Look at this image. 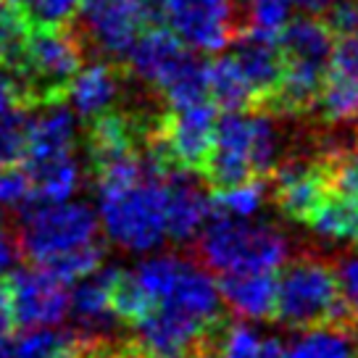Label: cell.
I'll return each mask as SVG.
<instances>
[{"mask_svg":"<svg viewBox=\"0 0 358 358\" xmlns=\"http://www.w3.org/2000/svg\"><path fill=\"white\" fill-rule=\"evenodd\" d=\"M282 137L277 122L264 111H224L216 119L213 145L206 156L203 174L213 187L264 177L280 164Z\"/></svg>","mask_w":358,"mask_h":358,"instance_id":"1","label":"cell"},{"mask_svg":"<svg viewBox=\"0 0 358 358\" xmlns=\"http://www.w3.org/2000/svg\"><path fill=\"white\" fill-rule=\"evenodd\" d=\"M198 253L208 271H280L290 258L285 232L266 222L211 213L198 232Z\"/></svg>","mask_w":358,"mask_h":358,"instance_id":"2","label":"cell"},{"mask_svg":"<svg viewBox=\"0 0 358 358\" xmlns=\"http://www.w3.org/2000/svg\"><path fill=\"white\" fill-rule=\"evenodd\" d=\"M277 43L282 50V77L271 103L287 113L308 111L316 106L324 82L335 34L324 19L308 13L301 19H287L277 32Z\"/></svg>","mask_w":358,"mask_h":358,"instance_id":"3","label":"cell"},{"mask_svg":"<svg viewBox=\"0 0 358 358\" xmlns=\"http://www.w3.org/2000/svg\"><path fill=\"white\" fill-rule=\"evenodd\" d=\"M274 316L295 329L353 322L340 295L335 268L319 256H301L282 266Z\"/></svg>","mask_w":358,"mask_h":358,"instance_id":"4","label":"cell"},{"mask_svg":"<svg viewBox=\"0 0 358 358\" xmlns=\"http://www.w3.org/2000/svg\"><path fill=\"white\" fill-rule=\"evenodd\" d=\"M29 206V203H27ZM98 213L87 203L37 201L27 208L19 224V245L37 266L77 253L98 243Z\"/></svg>","mask_w":358,"mask_h":358,"instance_id":"5","label":"cell"},{"mask_svg":"<svg viewBox=\"0 0 358 358\" xmlns=\"http://www.w3.org/2000/svg\"><path fill=\"white\" fill-rule=\"evenodd\" d=\"M82 66V45L64 27H34L13 77L19 79L27 103L64 98L69 79Z\"/></svg>","mask_w":358,"mask_h":358,"instance_id":"6","label":"cell"},{"mask_svg":"<svg viewBox=\"0 0 358 358\" xmlns=\"http://www.w3.org/2000/svg\"><path fill=\"white\" fill-rule=\"evenodd\" d=\"M156 19L195 53H222L237 34L240 0H153Z\"/></svg>","mask_w":358,"mask_h":358,"instance_id":"7","label":"cell"},{"mask_svg":"<svg viewBox=\"0 0 358 358\" xmlns=\"http://www.w3.org/2000/svg\"><path fill=\"white\" fill-rule=\"evenodd\" d=\"M82 32L103 56L127 58L137 34L156 19L153 0H82Z\"/></svg>","mask_w":358,"mask_h":358,"instance_id":"8","label":"cell"},{"mask_svg":"<svg viewBox=\"0 0 358 358\" xmlns=\"http://www.w3.org/2000/svg\"><path fill=\"white\" fill-rule=\"evenodd\" d=\"M216 119V106L208 101L187 108H174L158 122V127L150 132V140L161 148L169 164L187 171H201L213 145Z\"/></svg>","mask_w":358,"mask_h":358,"instance_id":"9","label":"cell"},{"mask_svg":"<svg viewBox=\"0 0 358 358\" xmlns=\"http://www.w3.org/2000/svg\"><path fill=\"white\" fill-rule=\"evenodd\" d=\"M129 324H132L134 348L140 358L195 356L216 327L169 306H156Z\"/></svg>","mask_w":358,"mask_h":358,"instance_id":"10","label":"cell"},{"mask_svg":"<svg viewBox=\"0 0 358 358\" xmlns=\"http://www.w3.org/2000/svg\"><path fill=\"white\" fill-rule=\"evenodd\" d=\"M6 287L13 322L22 327H58L69 316V285L37 264L13 268Z\"/></svg>","mask_w":358,"mask_h":358,"instance_id":"11","label":"cell"},{"mask_svg":"<svg viewBox=\"0 0 358 358\" xmlns=\"http://www.w3.org/2000/svg\"><path fill=\"white\" fill-rule=\"evenodd\" d=\"M122 277L116 266H98L87 277L74 282V290L69 292V313L77 322V335L85 345L103 343L116 324L113 311V287Z\"/></svg>","mask_w":358,"mask_h":358,"instance_id":"12","label":"cell"},{"mask_svg":"<svg viewBox=\"0 0 358 358\" xmlns=\"http://www.w3.org/2000/svg\"><path fill=\"white\" fill-rule=\"evenodd\" d=\"M229 45H232L229 56L240 69V74L245 77L256 106H268L282 77V50L277 34L258 32L248 27L245 32H237Z\"/></svg>","mask_w":358,"mask_h":358,"instance_id":"13","label":"cell"},{"mask_svg":"<svg viewBox=\"0 0 358 358\" xmlns=\"http://www.w3.org/2000/svg\"><path fill=\"white\" fill-rule=\"evenodd\" d=\"M190 48L166 27H145L129 48L127 61L134 77L161 92L179 69L190 61Z\"/></svg>","mask_w":358,"mask_h":358,"instance_id":"14","label":"cell"},{"mask_svg":"<svg viewBox=\"0 0 358 358\" xmlns=\"http://www.w3.org/2000/svg\"><path fill=\"white\" fill-rule=\"evenodd\" d=\"M37 106L40 111L27 122V148H24L27 166L71 156L79 134L77 113L71 111V106L64 98L43 101Z\"/></svg>","mask_w":358,"mask_h":358,"instance_id":"15","label":"cell"},{"mask_svg":"<svg viewBox=\"0 0 358 358\" xmlns=\"http://www.w3.org/2000/svg\"><path fill=\"white\" fill-rule=\"evenodd\" d=\"M274 171V201L290 219L306 222L308 213L329 192V166H319L306 158H290L277 164Z\"/></svg>","mask_w":358,"mask_h":358,"instance_id":"16","label":"cell"},{"mask_svg":"<svg viewBox=\"0 0 358 358\" xmlns=\"http://www.w3.org/2000/svg\"><path fill=\"white\" fill-rule=\"evenodd\" d=\"M211 216V198L192 179V171L171 166L166 171V240L192 243Z\"/></svg>","mask_w":358,"mask_h":358,"instance_id":"17","label":"cell"},{"mask_svg":"<svg viewBox=\"0 0 358 358\" xmlns=\"http://www.w3.org/2000/svg\"><path fill=\"white\" fill-rule=\"evenodd\" d=\"M222 301L243 319L266 322L277 308L274 271H227L219 282Z\"/></svg>","mask_w":358,"mask_h":358,"instance_id":"18","label":"cell"},{"mask_svg":"<svg viewBox=\"0 0 358 358\" xmlns=\"http://www.w3.org/2000/svg\"><path fill=\"white\" fill-rule=\"evenodd\" d=\"M119 71L106 61H95L87 66H79L74 77L69 79L64 90V101L71 106V111L82 119H95L101 113L111 111V106L119 98Z\"/></svg>","mask_w":358,"mask_h":358,"instance_id":"19","label":"cell"},{"mask_svg":"<svg viewBox=\"0 0 358 358\" xmlns=\"http://www.w3.org/2000/svg\"><path fill=\"white\" fill-rule=\"evenodd\" d=\"M306 224L322 240L358 245V195H343V192L329 190L322 198V203L308 213Z\"/></svg>","mask_w":358,"mask_h":358,"instance_id":"20","label":"cell"},{"mask_svg":"<svg viewBox=\"0 0 358 358\" xmlns=\"http://www.w3.org/2000/svg\"><path fill=\"white\" fill-rule=\"evenodd\" d=\"M82 337L58 327H24L11 345H3V358H79Z\"/></svg>","mask_w":358,"mask_h":358,"instance_id":"21","label":"cell"},{"mask_svg":"<svg viewBox=\"0 0 358 358\" xmlns=\"http://www.w3.org/2000/svg\"><path fill=\"white\" fill-rule=\"evenodd\" d=\"M287 358H358V337L350 324L306 327L290 343Z\"/></svg>","mask_w":358,"mask_h":358,"instance_id":"22","label":"cell"},{"mask_svg":"<svg viewBox=\"0 0 358 358\" xmlns=\"http://www.w3.org/2000/svg\"><path fill=\"white\" fill-rule=\"evenodd\" d=\"M27 174L32 182V201H71L82 187V169L74 153L43 161V164H32L27 166Z\"/></svg>","mask_w":358,"mask_h":358,"instance_id":"23","label":"cell"},{"mask_svg":"<svg viewBox=\"0 0 358 358\" xmlns=\"http://www.w3.org/2000/svg\"><path fill=\"white\" fill-rule=\"evenodd\" d=\"M134 143H137V127H134V122L129 116L106 111L92 119L87 145H90V158H92L95 166L103 164V161H111V158L134 150L137 148Z\"/></svg>","mask_w":358,"mask_h":358,"instance_id":"24","label":"cell"},{"mask_svg":"<svg viewBox=\"0 0 358 358\" xmlns=\"http://www.w3.org/2000/svg\"><path fill=\"white\" fill-rule=\"evenodd\" d=\"M208 98L222 111H248L256 106L245 77L240 74L229 53H216L208 64Z\"/></svg>","mask_w":358,"mask_h":358,"instance_id":"25","label":"cell"},{"mask_svg":"<svg viewBox=\"0 0 358 358\" xmlns=\"http://www.w3.org/2000/svg\"><path fill=\"white\" fill-rule=\"evenodd\" d=\"M211 198V213L232 216V219H253L268 198V185L264 177L237 182L229 187H216Z\"/></svg>","mask_w":358,"mask_h":358,"instance_id":"26","label":"cell"},{"mask_svg":"<svg viewBox=\"0 0 358 358\" xmlns=\"http://www.w3.org/2000/svg\"><path fill=\"white\" fill-rule=\"evenodd\" d=\"M161 95L171 111L208 101V64H203L201 58L192 53L190 61L161 90Z\"/></svg>","mask_w":358,"mask_h":358,"instance_id":"27","label":"cell"},{"mask_svg":"<svg viewBox=\"0 0 358 358\" xmlns=\"http://www.w3.org/2000/svg\"><path fill=\"white\" fill-rule=\"evenodd\" d=\"M29 32H32L29 16L19 11V6L0 0V66H6L11 74L22 64Z\"/></svg>","mask_w":358,"mask_h":358,"instance_id":"28","label":"cell"},{"mask_svg":"<svg viewBox=\"0 0 358 358\" xmlns=\"http://www.w3.org/2000/svg\"><path fill=\"white\" fill-rule=\"evenodd\" d=\"M27 122L29 113L13 106L0 113V164H19L27 148Z\"/></svg>","mask_w":358,"mask_h":358,"instance_id":"29","label":"cell"},{"mask_svg":"<svg viewBox=\"0 0 358 358\" xmlns=\"http://www.w3.org/2000/svg\"><path fill=\"white\" fill-rule=\"evenodd\" d=\"M292 8H298V0H245V11L250 29L277 34L287 24Z\"/></svg>","mask_w":358,"mask_h":358,"instance_id":"30","label":"cell"},{"mask_svg":"<svg viewBox=\"0 0 358 358\" xmlns=\"http://www.w3.org/2000/svg\"><path fill=\"white\" fill-rule=\"evenodd\" d=\"M329 190L358 195V137L335 153V161L329 166Z\"/></svg>","mask_w":358,"mask_h":358,"instance_id":"31","label":"cell"},{"mask_svg":"<svg viewBox=\"0 0 358 358\" xmlns=\"http://www.w3.org/2000/svg\"><path fill=\"white\" fill-rule=\"evenodd\" d=\"M82 0H27V16L34 27H66Z\"/></svg>","mask_w":358,"mask_h":358,"instance_id":"32","label":"cell"},{"mask_svg":"<svg viewBox=\"0 0 358 358\" xmlns=\"http://www.w3.org/2000/svg\"><path fill=\"white\" fill-rule=\"evenodd\" d=\"M32 203V182L27 169L0 164V208H16Z\"/></svg>","mask_w":358,"mask_h":358,"instance_id":"33","label":"cell"},{"mask_svg":"<svg viewBox=\"0 0 358 358\" xmlns=\"http://www.w3.org/2000/svg\"><path fill=\"white\" fill-rule=\"evenodd\" d=\"M337 285H340V295L345 301V308L350 311V319L358 322V253L348 256L340 261L335 268Z\"/></svg>","mask_w":358,"mask_h":358,"instance_id":"34","label":"cell"},{"mask_svg":"<svg viewBox=\"0 0 358 358\" xmlns=\"http://www.w3.org/2000/svg\"><path fill=\"white\" fill-rule=\"evenodd\" d=\"M327 27L335 37L358 32V0H337L327 8Z\"/></svg>","mask_w":358,"mask_h":358,"instance_id":"35","label":"cell"},{"mask_svg":"<svg viewBox=\"0 0 358 358\" xmlns=\"http://www.w3.org/2000/svg\"><path fill=\"white\" fill-rule=\"evenodd\" d=\"M22 256V245H19V235L11 229V224L0 219V274L13 271Z\"/></svg>","mask_w":358,"mask_h":358,"instance_id":"36","label":"cell"},{"mask_svg":"<svg viewBox=\"0 0 358 358\" xmlns=\"http://www.w3.org/2000/svg\"><path fill=\"white\" fill-rule=\"evenodd\" d=\"M24 103H27V98H24L19 79L6 66H0V113L6 108H13V106H24Z\"/></svg>","mask_w":358,"mask_h":358,"instance_id":"37","label":"cell"},{"mask_svg":"<svg viewBox=\"0 0 358 358\" xmlns=\"http://www.w3.org/2000/svg\"><path fill=\"white\" fill-rule=\"evenodd\" d=\"M13 316H11V303H8V287L6 282L0 280V348L6 345L8 332H11Z\"/></svg>","mask_w":358,"mask_h":358,"instance_id":"38","label":"cell"},{"mask_svg":"<svg viewBox=\"0 0 358 358\" xmlns=\"http://www.w3.org/2000/svg\"><path fill=\"white\" fill-rule=\"evenodd\" d=\"M258 358H287V348L282 345L277 337H271V340H264V343H261Z\"/></svg>","mask_w":358,"mask_h":358,"instance_id":"39","label":"cell"},{"mask_svg":"<svg viewBox=\"0 0 358 358\" xmlns=\"http://www.w3.org/2000/svg\"><path fill=\"white\" fill-rule=\"evenodd\" d=\"M79 358H127V356H124V353H116V350H108V348H103L101 343H92V345L82 348Z\"/></svg>","mask_w":358,"mask_h":358,"instance_id":"40","label":"cell"},{"mask_svg":"<svg viewBox=\"0 0 358 358\" xmlns=\"http://www.w3.org/2000/svg\"><path fill=\"white\" fill-rule=\"evenodd\" d=\"M332 3H337V0H298V8H303L306 13H319L327 11Z\"/></svg>","mask_w":358,"mask_h":358,"instance_id":"41","label":"cell"},{"mask_svg":"<svg viewBox=\"0 0 358 358\" xmlns=\"http://www.w3.org/2000/svg\"><path fill=\"white\" fill-rule=\"evenodd\" d=\"M6 3H11V6H24L27 0H6Z\"/></svg>","mask_w":358,"mask_h":358,"instance_id":"42","label":"cell"},{"mask_svg":"<svg viewBox=\"0 0 358 358\" xmlns=\"http://www.w3.org/2000/svg\"><path fill=\"white\" fill-rule=\"evenodd\" d=\"M182 358H198V353H195V356H182Z\"/></svg>","mask_w":358,"mask_h":358,"instance_id":"43","label":"cell"},{"mask_svg":"<svg viewBox=\"0 0 358 358\" xmlns=\"http://www.w3.org/2000/svg\"><path fill=\"white\" fill-rule=\"evenodd\" d=\"M198 358H208V356H198Z\"/></svg>","mask_w":358,"mask_h":358,"instance_id":"44","label":"cell"}]
</instances>
